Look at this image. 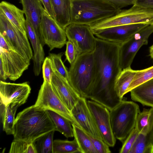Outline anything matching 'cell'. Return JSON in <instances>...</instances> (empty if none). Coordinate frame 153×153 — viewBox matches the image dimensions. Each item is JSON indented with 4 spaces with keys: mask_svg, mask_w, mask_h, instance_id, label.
<instances>
[{
    "mask_svg": "<svg viewBox=\"0 0 153 153\" xmlns=\"http://www.w3.org/2000/svg\"><path fill=\"white\" fill-rule=\"evenodd\" d=\"M120 44L96 38L95 76L89 99L109 110L123 100L118 96L114 88L116 79L122 70L119 62Z\"/></svg>",
    "mask_w": 153,
    "mask_h": 153,
    "instance_id": "1",
    "label": "cell"
},
{
    "mask_svg": "<svg viewBox=\"0 0 153 153\" xmlns=\"http://www.w3.org/2000/svg\"><path fill=\"white\" fill-rule=\"evenodd\" d=\"M56 130L47 111L37 109L33 105L17 114L14 126V140L32 143L42 135Z\"/></svg>",
    "mask_w": 153,
    "mask_h": 153,
    "instance_id": "2",
    "label": "cell"
},
{
    "mask_svg": "<svg viewBox=\"0 0 153 153\" xmlns=\"http://www.w3.org/2000/svg\"><path fill=\"white\" fill-rule=\"evenodd\" d=\"M70 0V24L89 25L114 16L121 10L106 0Z\"/></svg>",
    "mask_w": 153,
    "mask_h": 153,
    "instance_id": "3",
    "label": "cell"
},
{
    "mask_svg": "<svg viewBox=\"0 0 153 153\" xmlns=\"http://www.w3.org/2000/svg\"><path fill=\"white\" fill-rule=\"evenodd\" d=\"M94 52L81 53L71 65L68 81L81 97L89 99L95 76Z\"/></svg>",
    "mask_w": 153,
    "mask_h": 153,
    "instance_id": "4",
    "label": "cell"
},
{
    "mask_svg": "<svg viewBox=\"0 0 153 153\" xmlns=\"http://www.w3.org/2000/svg\"><path fill=\"white\" fill-rule=\"evenodd\" d=\"M110 111L113 133L116 139L123 143L135 127L140 112L139 107L133 101L123 100Z\"/></svg>",
    "mask_w": 153,
    "mask_h": 153,
    "instance_id": "5",
    "label": "cell"
},
{
    "mask_svg": "<svg viewBox=\"0 0 153 153\" xmlns=\"http://www.w3.org/2000/svg\"><path fill=\"white\" fill-rule=\"evenodd\" d=\"M139 23L153 24V9L134 4L129 9H121L115 15L89 26L93 32L114 26Z\"/></svg>",
    "mask_w": 153,
    "mask_h": 153,
    "instance_id": "6",
    "label": "cell"
},
{
    "mask_svg": "<svg viewBox=\"0 0 153 153\" xmlns=\"http://www.w3.org/2000/svg\"><path fill=\"white\" fill-rule=\"evenodd\" d=\"M0 34L11 49L30 61L33 55L27 34L17 28L0 10Z\"/></svg>",
    "mask_w": 153,
    "mask_h": 153,
    "instance_id": "7",
    "label": "cell"
},
{
    "mask_svg": "<svg viewBox=\"0 0 153 153\" xmlns=\"http://www.w3.org/2000/svg\"><path fill=\"white\" fill-rule=\"evenodd\" d=\"M0 37V59L7 77L15 81L28 69L30 61L11 49L1 34Z\"/></svg>",
    "mask_w": 153,
    "mask_h": 153,
    "instance_id": "8",
    "label": "cell"
},
{
    "mask_svg": "<svg viewBox=\"0 0 153 153\" xmlns=\"http://www.w3.org/2000/svg\"><path fill=\"white\" fill-rule=\"evenodd\" d=\"M34 105L39 109L50 110L56 112L67 119L72 124L79 127L71 111L56 94L51 84L44 81Z\"/></svg>",
    "mask_w": 153,
    "mask_h": 153,
    "instance_id": "9",
    "label": "cell"
},
{
    "mask_svg": "<svg viewBox=\"0 0 153 153\" xmlns=\"http://www.w3.org/2000/svg\"><path fill=\"white\" fill-rule=\"evenodd\" d=\"M153 33V24L148 25L120 44L119 62L122 70L131 67L137 52L142 46L147 44L149 38Z\"/></svg>",
    "mask_w": 153,
    "mask_h": 153,
    "instance_id": "10",
    "label": "cell"
},
{
    "mask_svg": "<svg viewBox=\"0 0 153 153\" xmlns=\"http://www.w3.org/2000/svg\"><path fill=\"white\" fill-rule=\"evenodd\" d=\"M39 37L42 45H47L50 51L55 48H62L67 42L65 30L45 10L42 16Z\"/></svg>",
    "mask_w": 153,
    "mask_h": 153,
    "instance_id": "11",
    "label": "cell"
},
{
    "mask_svg": "<svg viewBox=\"0 0 153 153\" xmlns=\"http://www.w3.org/2000/svg\"><path fill=\"white\" fill-rule=\"evenodd\" d=\"M65 30L68 40L74 43L79 54L94 51L96 37L89 25L70 24Z\"/></svg>",
    "mask_w": 153,
    "mask_h": 153,
    "instance_id": "12",
    "label": "cell"
},
{
    "mask_svg": "<svg viewBox=\"0 0 153 153\" xmlns=\"http://www.w3.org/2000/svg\"><path fill=\"white\" fill-rule=\"evenodd\" d=\"M87 102L103 140L109 147H114L116 139L112 129L110 110L106 107L91 100H87Z\"/></svg>",
    "mask_w": 153,
    "mask_h": 153,
    "instance_id": "13",
    "label": "cell"
},
{
    "mask_svg": "<svg viewBox=\"0 0 153 153\" xmlns=\"http://www.w3.org/2000/svg\"><path fill=\"white\" fill-rule=\"evenodd\" d=\"M86 98L81 97L71 111L79 127L88 134L102 140Z\"/></svg>",
    "mask_w": 153,
    "mask_h": 153,
    "instance_id": "14",
    "label": "cell"
},
{
    "mask_svg": "<svg viewBox=\"0 0 153 153\" xmlns=\"http://www.w3.org/2000/svg\"><path fill=\"white\" fill-rule=\"evenodd\" d=\"M31 90V88L27 82L15 83L1 80V104L7 105L12 103L19 107L26 102Z\"/></svg>",
    "mask_w": 153,
    "mask_h": 153,
    "instance_id": "15",
    "label": "cell"
},
{
    "mask_svg": "<svg viewBox=\"0 0 153 153\" xmlns=\"http://www.w3.org/2000/svg\"><path fill=\"white\" fill-rule=\"evenodd\" d=\"M135 24L109 27L93 33L98 38L121 44L130 39L135 33L147 25Z\"/></svg>",
    "mask_w": 153,
    "mask_h": 153,
    "instance_id": "16",
    "label": "cell"
},
{
    "mask_svg": "<svg viewBox=\"0 0 153 153\" xmlns=\"http://www.w3.org/2000/svg\"><path fill=\"white\" fill-rule=\"evenodd\" d=\"M58 97L71 111L81 96L69 81L54 71L51 83Z\"/></svg>",
    "mask_w": 153,
    "mask_h": 153,
    "instance_id": "17",
    "label": "cell"
},
{
    "mask_svg": "<svg viewBox=\"0 0 153 153\" xmlns=\"http://www.w3.org/2000/svg\"><path fill=\"white\" fill-rule=\"evenodd\" d=\"M27 20L39 37L42 16L45 10L40 0H20ZM40 38V37H39Z\"/></svg>",
    "mask_w": 153,
    "mask_h": 153,
    "instance_id": "18",
    "label": "cell"
},
{
    "mask_svg": "<svg viewBox=\"0 0 153 153\" xmlns=\"http://www.w3.org/2000/svg\"><path fill=\"white\" fill-rule=\"evenodd\" d=\"M25 26L28 35L34 51L33 56V70L35 75L38 76L41 69L42 64L45 59V53L39 37L36 34L31 25L26 19Z\"/></svg>",
    "mask_w": 153,
    "mask_h": 153,
    "instance_id": "19",
    "label": "cell"
},
{
    "mask_svg": "<svg viewBox=\"0 0 153 153\" xmlns=\"http://www.w3.org/2000/svg\"><path fill=\"white\" fill-rule=\"evenodd\" d=\"M0 10L17 28L23 33L27 34L25 26L26 19L23 10L13 4L3 1L0 4Z\"/></svg>",
    "mask_w": 153,
    "mask_h": 153,
    "instance_id": "20",
    "label": "cell"
},
{
    "mask_svg": "<svg viewBox=\"0 0 153 153\" xmlns=\"http://www.w3.org/2000/svg\"><path fill=\"white\" fill-rule=\"evenodd\" d=\"M54 19L64 29L71 23L70 0H51Z\"/></svg>",
    "mask_w": 153,
    "mask_h": 153,
    "instance_id": "21",
    "label": "cell"
},
{
    "mask_svg": "<svg viewBox=\"0 0 153 153\" xmlns=\"http://www.w3.org/2000/svg\"><path fill=\"white\" fill-rule=\"evenodd\" d=\"M131 99L144 106L153 107V78L132 89Z\"/></svg>",
    "mask_w": 153,
    "mask_h": 153,
    "instance_id": "22",
    "label": "cell"
},
{
    "mask_svg": "<svg viewBox=\"0 0 153 153\" xmlns=\"http://www.w3.org/2000/svg\"><path fill=\"white\" fill-rule=\"evenodd\" d=\"M1 117L3 130L7 135L13 134L15 115L18 106L12 103L1 104Z\"/></svg>",
    "mask_w": 153,
    "mask_h": 153,
    "instance_id": "23",
    "label": "cell"
},
{
    "mask_svg": "<svg viewBox=\"0 0 153 153\" xmlns=\"http://www.w3.org/2000/svg\"><path fill=\"white\" fill-rule=\"evenodd\" d=\"M136 70L131 67L122 70L117 77L115 84V90L118 96L123 99V96L133 80Z\"/></svg>",
    "mask_w": 153,
    "mask_h": 153,
    "instance_id": "24",
    "label": "cell"
},
{
    "mask_svg": "<svg viewBox=\"0 0 153 153\" xmlns=\"http://www.w3.org/2000/svg\"><path fill=\"white\" fill-rule=\"evenodd\" d=\"M129 153H153V129L147 133H139Z\"/></svg>",
    "mask_w": 153,
    "mask_h": 153,
    "instance_id": "25",
    "label": "cell"
},
{
    "mask_svg": "<svg viewBox=\"0 0 153 153\" xmlns=\"http://www.w3.org/2000/svg\"><path fill=\"white\" fill-rule=\"evenodd\" d=\"M74 139L79 146L80 153H98L88 134L80 127L72 124Z\"/></svg>",
    "mask_w": 153,
    "mask_h": 153,
    "instance_id": "26",
    "label": "cell"
},
{
    "mask_svg": "<svg viewBox=\"0 0 153 153\" xmlns=\"http://www.w3.org/2000/svg\"><path fill=\"white\" fill-rule=\"evenodd\" d=\"M47 111L55 124L56 130L66 138L74 137V132L72 123L67 119L53 111Z\"/></svg>",
    "mask_w": 153,
    "mask_h": 153,
    "instance_id": "27",
    "label": "cell"
},
{
    "mask_svg": "<svg viewBox=\"0 0 153 153\" xmlns=\"http://www.w3.org/2000/svg\"><path fill=\"white\" fill-rule=\"evenodd\" d=\"M144 108L137 117L135 127L139 133H147L153 129V107Z\"/></svg>",
    "mask_w": 153,
    "mask_h": 153,
    "instance_id": "28",
    "label": "cell"
},
{
    "mask_svg": "<svg viewBox=\"0 0 153 153\" xmlns=\"http://www.w3.org/2000/svg\"><path fill=\"white\" fill-rule=\"evenodd\" d=\"M55 131L53 130L42 135L33 142L37 153H53V137Z\"/></svg>",
    "mask_w": 153,
    "mask_h": 153,
    "instance_id": "29",
    "label": "cell"
},
{
    "mask_svg": "<svg viewBox=\"0 0 153 153\" xmlns=\"http://www.w3.org/2000/svg\"><path fill=\"white\" fill-rule=\"evenodd\" d=\"M80 153L79 146L76 140L56 139L53 140V153Z\"/></svg>",
    "mask_w": 153,
    "mask_h": 153,
    "instance_id": "30",
    "label": "cell"
},
{
    "mask_svg": "<svg viewBox=\"0 0 153 153\" xmlns=\"http://www.w3.org/2000/svg\"><path fill=\"white\" fill-rule=\"evenodd\" d=\"M153 78V66L148 68L136 70L132 81L126 91V94L141 84Z\"/></svg>",
    "mask_w": 153,
    "mask_h": 153,
    "instance_id": "31",
    "label": "cell"
},
{
    "mask_svg": "<svg viewBox=\"0 0 153 153\" xmlns=\"http://www.w3.org/2000/svg\"><path fill=\"white\" fill-rule=\"evenodd\" d=\"M63 53L58 54L49 53L54 71H56L65 79L68 80V71L63 62L62 57Z\"/></svg>",
    "mask_w": 153,
    "mask_h": 153,
    "instance_id": "32",
    "label": "cell"
},
{
    "mask_svg": "<svg viewBox=\"0 0 153 153\" xmlns=\"http://www.w3.org/2000/svg\"><path fill=\"white\" fill-rule=\"evenodd\" d=\"M42 71L44 81L51 84L54 70L51 59L49 56L45 59L42 65Z\"/></svg>",
    "mask_w": 153,
    "mask_h": 153,
    "instance_id": "33",
    "label": "cell"
},
{
    "mask_svg": "<svg viewBox=\"0 0 153 153\" xmlns=\"http://www.w3.org/2000/svg\"><path fill=\"white\" fill-rule=\"evenodd\" d=\"M139 133L135 127L123 143L122 146L120 150V153H129Z\"/></svg>",
    "mask_w": 153,
    "mask_h": 153,
    "instance_id": "34",
    "label": "cell"
},
{
    "mask_svg": "<svg viewBox=\"0 0 153 153\" xmlns=\"http://www.w3.org/2000/svg\"><path fill=\"white\" fill-rule=\"evenodd\" d=\"M30 143L13 140L11 143L9 153H27Z\"/></svg>",
    "mask_w": 153,
    "mask_h": 153,
    "instance_id": "35",
    "label": "cell"
},
{
    "mask_svg": "<svg viewBox=\"0 0 153 153\" xmlns=\"http://www.w3.org/2000/svg\"><path fill=\"white\" fill-rule=\"evenodd\" d=\"M66 45V50L65 52L66 59L71 65L74 62L79 54L72 42L68 40L67 41Z\"/></svg>",
    "mask_w": 153,
    "mask_h": 153,
    "instance_id": "36",
    "label": "cell"
},
{
    "mask_svg": "<svg viewBox=\"0 0 153 153\" xmlns=\"http://www.w3.org/2000/svg\"><path fill=\"white\" fill-rule=\"evenodd\" d=\"M88 135L98 153H110L111 152L109 149L110 147L103 140Z\"/></svg>",
    "mask_w": 153,
    "mask_h": 153,
    "instance_id": "37",
    "label": "cell"
},
{
    "mask_svg": "<svg viewBox=\"0 0 153 153\" xmlns=\"http://www.w3.org/2000/svg\"><path fill=\"white\" fill-rule=\"evenodd\" d=\"M113 3L120 9L134 4L135 0H106Z\"/></svg>",
    "mask_w": 153,
    "mask_h": 153,
    "instance_id": "38",
    "label": "cell"
},
{
    "mask_svg": "<svg viewBox=\"0 0 153 153\" xmlns=\"http://www.w3.org/2000/svg\"><path fill=\"white\" fill-rule=\"evenodd\" d=\"M48 15L54 19V15L51 0H40Z\"/></svg>",
    "mask_w": 153,
    "mask_h": 153,
    "instance_id": "39",
    "label": "cell"
},
{
    "mask_svg": "<svg viewBox=\"0 0 153 153\" xmlns=\"http://www.w3.org/2000/svg\"><path fill=\"white\" fill-rule=\"evenodd\" d=\"M134 4L146 8L153 9V0H135Z\"/></svg>",
    "mask_w": 153,
    "mask_h": 153,
    "instance_id": "40",
    "label": "cell"
},
{
    "mask_svg": "<svg viewBox=\"0 0 153 153\" xmlns=\"http://www.w3.org/2000/svg\"><path fill=\"white\" fill-rule=\"evenodd\" d=\"M0 78L1 79L4 80H5L8 78L6 75L2 62L1 59H0Z\"/></svg>",
    "mask_w": 153,
    "mask_h": 153,
    "instance_id": "41",
    "label": "cell"
},
{
    "mask_svg": "<svg viewBox=\"0 0 153 153\" xmlns=\"http://www.w3.org/2000/svg\"><path fill=\"white\" fill-rule=\"evenodd\" d=\"M149 56L153 59V45L149 48Z\"/></svg>",
    "mask_w": 153,
    "mask_h": 153,
    "instance_id": "42",
    "label": "cell"
}]
</instances>
